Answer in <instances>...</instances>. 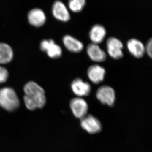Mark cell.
Returning <instances> with one entry per match:
<instances>
[{
	"mask_svg": "<svg viewBox=\"0 0 152 152\" xmlns=\"http://www.w3.org/2000/svg\"><path fill=\"white\" fill-rule=\"evenodd\" d=\"M105 69L97 64L91 66L87 70V75L91 81L98 84L103 81L106 75Z\"/></svg>",
	"mask_w": 152,
	"mask_h": 152,
	"instance_id": "10",
	"label": "cell"
},
{
	"mask_svg": "<svg viewBox=\"0 0 152 152\" xmlns=\"http://www.w3.org/2000/svg\"><path fill=\"white\" fill-rule=\"evenodd\" d=\"M52 14L58 20L67 22L71 19V15L65 4L60 1H56L52 6Z\"/></svg>",
	"mask_w": 152,
	"mask_h": 152,
	"instance_id": "9",
	"label": "cell"
},
{
	"mask_svg": "<svg viewBox=\"0 0 152 152\" xmlns=\"http://www.w3.org/2000/svg\"><path fill=\"white\" fill-rule=\"evenodd\" d=\"M71 87L73 92L78 97L88 96L91 90L90 84L80 78H77L74 80L71 83Z\"/></svg>",
	"mask_w": 152,
	"mask_h": 152,
	"instance_id": "8",
	"label": "cell"
},
{
	"mask_svg": "<svg viewBox=\"0 0 152 152\" xmlns=\"http://www.w3.org/2000/svg\"><path fill=\"white\" fill-rule=\"evenodd\" d=\"M28 20L31 25L36 27H40L46 21V16L42 10L34 8L31 10L28 15Z\"/></svg>",
	"mask_w": 152,
	"mask_h": 152,
	"instance_id": "13",
	"label": "cell"
},
{
	"mask_svg": "<svg viewBox=\"0 0 152 152\" xmlns=\"http://www.w3.org/2000/svg\"><path fill=\"white\" fill-rule=\"evenodd\" d=\"M63 42L67 50L75 53L82 52L84 49L83 44L81 41L69 35L63 37Z\"/></svg>",
	"mask_w": 152,
	"mask_h": 152,
	"instance_id": "15",
	"label": "cell"
},
{
	"mask_svg": "<svg viewBox=\"0 0 152 152\" xmlns=\"http://www.w3.org/2000/svg\"><path fill=\"white\" fill-rule=\"evenodd\" d=\"M107 50L110 56L115 60H119L124 56L122 42L115 37H110L106 42Z\"/></svg>",
	"mask_w": 152,
	"mask_h": 152,
	"instance_id": "3",
	"label": "cell"
},
{
	"mask_svg": "<svg viewBox=\"0 0 152 152\" xmlns=\"http://www.w3.org/2000/svg\"><path fill=\"white\" fill-rule=\"evenodd\" d=\"M14 57L12 49L8 44L0 42V65L10 62Z\"/></svg>",
	"mask_w": 152,
	"mask_h": 152,
	"instance_id": "16",
	"label": "cell"
},
{
	"mask_svg": "<svg viewBox=\"0 0 152 152\" xmlns=\"http://www.w3.org/2000/svg\"><path fill=\"white\" fill-rule=\"evenodd\" d=\"M126 46L131 54L137 58H142L145 53V46L143 43L135 38L129 39L127 42Z\"/></svg>",
	"mask_w": 152,
	"mask_h": 152,
	"instance_id": "12",
	"label": "cell"
},
{
	"mask_svg": "<svg viewBox=\"0 0 152 152\" xmlns=\"http://www.w3.org/2000/svg\"><path fill=\"white\" fill-rule=\"evenodd\" d=\"M71 110L75 116L81 119L87 115L88 106L86 100L81 97L73 98L70 103Z\"/></svg>",
	"mask_w": 152,
	"mask_h": 152,
	"instance_id": "7",
	"label": "cell"
},
{
	"mask_svg": "<svg viewBox=\"0 0 152 152\" xmlns=\"http://www.w3.org/2000/svg\"><path fill=\"white\" fill-rule=\"evenodd\" d=\"M107 34V30L102 25H94L89 33V37L92 43L99 44L102 42Z\"/></svg>",
	"mask_w": 152,
	"mask_h": 152,
	"instance_id": "14",
	"label": "cell"
},
{
	"mask_svg": "<svg viewBox=\"0 0 152 152\" xmlns=\"http://www.w3.org/2000/svg\"><path fill=\"white\" fill-rule=\"evenodd\" d=\"M145 51L149 57L151 58L152 57V39L150 38L147 42L146 45L145 46Z\"/></svg>",
	"mask_w": 152,
	"mask_h": 152,
	"instance_id": "19",
	"label": "cell"
},
{
	"mask_svg": "<svg viewBox=\"0 0 152 152\" xmlns=\"http://www.w3.org/2000/svg\"><path fill=\"white\" fill-rule=\"evenodd\" d=\"M87 54L92 61L96 62H102L107 59V54L99 45L90 43L87 47Z\"/></svg>",
	"mask_w": 152,
	"mask_h": 152,
	"instance_id": "11",
	"label": "cell"
},
{
	"mask_svg": "<svg viewBox=\"0 0 152 152\" xmlns=\"http://www.w3.org/2000/svg\"><path fill=\"white\" fill-rule=\"evenodd\" d=\"M19 105L18 97L13 89L10 87L0 89V107L12 111L16 109Z\"/></svg>",
	"mask_w": 152,
	"mask_h": 152,
	"instance_id": "2",
	"label": "cell"
},
{
	"mask_svg": "<svg viewBox=\"0 0 152 152\" xmlns=\"http://www.w3.org/2000/svg\"><path fill=\"white\" fill-rule=\"evenodd\" d=\"M96 96L102 104L112 107L115 104L116 96L115 90L112 87L104 86L97 91Z\"/></svg>",
	"mask_w": 152,
	"mask_h": 152,
	"instance_id": "4",
	"label": "cell"
},
{
	"mask_svg": "<svg viewBox=\"0 0 152 152\" xmlns=\"http://www.w3.org/2000/svg\"><path fill=\"white\" fill-rule=\"evenodd\" d=\"M40 48L42 51L46 52L48 56L51 58H58L62 55L61 48L52 39L42 41Z\"/></svg>",
	"mask_w": 152,
	"mask_h": 152,
	"instance_id": "5",
	"label": "cell"
},
{
	"mask_svg": "<svg viewBox=\"0 0 152 152\" xmlns=\"http://www.w3.org/2000/svg\"><path fill=\"white\" fill-rule=\"evenodd\" d=\"M25 105L31 110L42 108L46 102L45 91L42 87L34 81H29L24 86Z\"/></svg>",
	"mask_w": 152,
	"mask_h": 152,
	"instance_id": "1",
	"label": "cell"
},
{
	"mask_svg": "<svg viewBox=\"0 0 152 152\" xmlns=\"http://www.w3.org/2000/svg\"><path fill=\"white\" fill-rule=\"evenodd\" d=\"M9 76L8 70L4 67L0 65V84L7 81L8 79Z\"/></svg>",
	"mask_w": 152,
	"mask_h": 152,
	"instance_id": "18",
	"label": "cell"
},
{
	"mask_svg": "<svg viewBox=\"0 0 152 152\" xmlns=\"http://www.w3.org/2000/svg\"><path fill=\"white\" fill-rule=\"evenodd\" d=\"M80 125L84 130L91 134L99 132L102 129L100 121L91 115H86L81 119Z\"/></svg>",
	"mask_w": 152,
	"mask_h": 152,
	"instance_id": "6",
	"label": "cell"
},
{
	"mask_svg": "<svg viewBox=\"0 0 152 152\" xmlns=\"http://www.w3.org/2000/svg\"><path fill=\"white\" fill-rule=\"evenodd\" d=\"M86 4L85 0H70L68 2V7L71 11L74 13L81 12Z\"/></svg>",
	"mask_w": 152,
	"mask_h": 152,
	"instance_id": "17",
	"label": "cell"
}]
</instances>
